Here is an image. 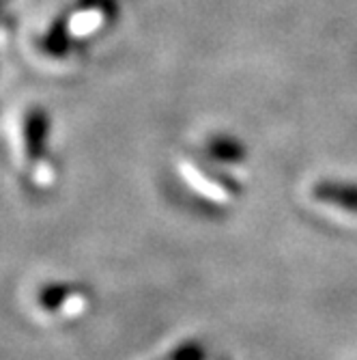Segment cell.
<instances>
[{"instance_id": "7a4b0ae2", "label": "cell", "mask_w": 357, "mask_h": 360, "mask_svg": "<svg viewBox=\"0 0 357 360\" xmlns=\"http://www.w3.org/2000/svg\"><path fill=\"white\" fill-rule=\"evenodd\" d=\"M93 291L76 281H50L35 289L30 311L46 326H74L90 315Z\"/></svg>"}, {"instance_id": "52a82bcc", "label": "cell", "mask_w": 357, "mask_h": 360, "mask_svg": "<svg viewBox=\"0 0 357 360\" xmlns=\"http://www.w3.org/2000/svg\"><path fill=\"white\" fill-rule=\"evenodd\" d=\"M205 360H220V358H215V356H209V354H207V356H205Z\"/></svg>"}, {"instance_id": "5b68a950", "label": "cell", "mask_w": 357, "mask_h": 360, "mask_svg": "<svg viewBox=\"0 0 357 360\" xmlns=\"http://www.w3.org/2000/svg\"><path fill=\"white\" fill-rule=\"evenodd\" d=\"M198 155L203 160L211 162L213 167L231 173L237 179L245 177V171H248L245 151H243L241 145H237L231 139H209Z\"/></svg>"}, {"instance_id": "8992f818", "label": "cell", "mask_w": 357, "mask_h": 360, "mask_svg": "<svg viewBox=\"0 0 357 360\" xmlns=\"http://www.w3.org/2000/svg\"><path fill=\"white\" fill-rule=\"evenodd\" d=\"M207 352L203 349V345L194 339H185L177 345H173L168 352H164L161 356H157L155 360H205Z\"/></svg>"}, {"instance_id": "277c9868", "label": "cell", "mask_w": 357, "mask_h": 360, "mask_svg": "<svg viewBox=\"0 0 357 360\" xmlns=\"http://www.w3.org/2000/svg\"><path fill=\"white\" fill-rule=\"evenodd\" d=\"M46 139H48V121L43 112L30 110L22 115L11 132V151L15 167L24 173V177L41 165L50 155L46 153Z\"/></svg>"}, {"instance_id": "6da1fadb", "label": "cell", "mask_w": 357, "mask_h": 360, "mask_svg": "<svg viewBox=\"0 0 357 360\" xmlns=\"http://www.w3.org/2000/svg\"><path fill=\"white\" fill-rule=\"evenodd\" d=\"M177 177L194 199L220 212L235 207L243 196L241 179L213 167L201 155H183L177 162Z\"/></svg>"}, {"instance_id": "3957f363", "label": "cell", "mask_w": 357, "mask_h": 360, "mask_svg": "<svg viewBox=\"0 0 357 360\" xmlns=\"http://www.w3.org/2000/svg\"><path fill=\"white\" fill-rule=\"evenodd\" d=\"M304 201L312 214L336 226H357V181L323 177L304 188Z\"/></svg>"}]
</instances>
